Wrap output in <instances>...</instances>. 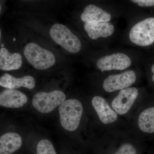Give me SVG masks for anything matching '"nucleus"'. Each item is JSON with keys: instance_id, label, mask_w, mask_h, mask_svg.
I'll use <instances>...</instances> for the list:
<instances>
[{"instance_id": "nucleus-1", "label": "nucleus", "mask_w": 154, "mask_h": 154, "mask_svg": "<svg viewBox=\"0 0 154 154\" xmlns=\"http://www.w3.org/2000/svg\"><path fill=\"white\" fill-rule=\"evenodd\" d=\"M130 44L138 48L146 47L154 42V17H149L134 23L127 34Z\"/></svg>"}, {"instance_id": "nucleus-2", "label": "nucleus", "mask_w": 154, "mask_h": 154, "mask_svg": "<svg viewBox=\"0 0 154 154\" xmlns=\"http://www.w3.org/2000/svg\"><path fill=\"white\" fill-rule=\"evenodd\" d=\"M83 106L79 100H66L59 107L61 125L63 128L73 131L78 128L83 113Z\"/></svg>"}, {"instance_id": "nucleus-3", "label": "nucleus", "mask_w": 154, "mask_h": 154, "mask_svg": "<svg viewBox=\"0 0 154 154\" xmlns=\"http://www.w3.org/2000/svg\"><path fill=\"white\" fill-rule=\"evenodd\" d=\"M133 58L132 54L125 51H113L99 58L96 66L102 72L124 70L132 65Z\"/></svg>"}, {"instance_id": "nucleus-4", "label": "nucleus", "mask_w": 154, "mask_h": 154, "mask_svg": "<svg viewBox=\"0 0 154 154\" xmlns=\"http://www.w3.org/2000/svg\"><path fill=\"white\" fill-rule=\"evenodd\" d=\"M23 52L28 62L37 69H46L55 63V57L52 52L33 42L26 45Z\"/></svg>"}, {"instance_id": "nucleus-5", "label": "nucleus", "mask_w": 154, "mask_h": 154, "mask_svg": "<svg viewBox=\"0 0 154 154\" xmlns=\"http://www.w3.org/2000/svg\"><path fill=\"white\" fill-rule=\"evenodd\" d=\"M50 35L54 42L72 54H76L82 49L81 40L72 33L68 27L60 24H54L49 31Z\"/></svg>"}, {"instance_id": "nucleus-6", "label": "nucleus", "mask_w": 154, "mask_h": 154, "mask_svg": "<svg viewBox=\"0 0 154 154\" xmlns=\"http://www.w3.org/2000/svg\"><path fill=\"white\" fill-rule=\"evenodd\" d=\"M66 97L63 92L57 90L49 93L39 92L33 97L32 105L40 113H49L62 104L65 101Z\"/></svg>"}, {"instance_id": "nucleus-7", "label": "nucleus", "mask_w": 154, "mask_h": 154, "mask_svg": "<svg viewBox=\"0 0 154 154\" xmlns=\"http://www.w3.org/2000/svg\"><path fill=\"white\" fill-rule=\"evenodd\" d=\"M137 79L134 71L128 70L118 74L110 75L103 82V89L108 93L130 88Z\"/></svg>"}, {"instance_id": "nucleus-8", "label": "nucleus", "mask_w": 154, "mask_h": 154, "mask_svg": "<svg viewBox=\"0 0 154 154\" xmlns=\"http://www.w3.org/2000/svg\"><path fill=\"white\" fill-rule=\"evenodd\" d=\"M135 88H128L120 90L112 102V107L119 114L124 115L128 112L138 95Z\"/></svg>"}, {"instance_id": "nucleus-9", "label": "nucleus", "mask_w": 154, "mask_h": 154, "mask_svg": "<svg viewBox=\"0 0 154 154\" xmlns=\"http://www.w3.org/2000/svg\"><path fill=\"white\" fill-rule=\"evenodd\" d=\"M83 27L88 36L94 40L100 38L105 39L110 38L116 31L115 25L111 22L94 24L84 23Z\"/></svg>"}, {"instance_id": "nucleus-10", "label": "nucleus", "mask_w": 154, "mask_h": 154, "mask_svg": "<svg viewBox=\"0 0 154 154\" xmlns=\"http://www.w3.org/2000/svg\"><path fill=\"white\" fill-rule=\"evenodd\" d=\"M112 19L110 13L94 5L86 7L81 15V20L88 24L110 22Z\"/></svg>"}, {"instance_id": "nucleus-11", "label": "nucleus", "mask_w": 154, "mask_h": 154, "mask_svg": "<svg viewBox=\"0 0 154 154\" xmlns=\"http://www.w3.org/2000/svg\"><path fill=\"white\" fill-rule=\"evenodd\" d=\"M27 101V96L15 89H6L0 94V105L2 107L20 108L23 107Z\"/></svg>"}, {"instance_id": "nucleus-12", "label": "nucleus", "mask_w": 154, "mask_h": 154, "mask_svg": "<svg viewBox=\"0 0 154 154\" xmlns=\"http://www.w3.org/2000/svg\"><path fill=\"white\" fill-rule=\"evenodd\" d=\"M92 104L102 123L109 124L117 120V113L110 108L104 98L100 96H95L92 99Z\"/></svg>"}, {"instance_id": "nucleus-13", "label": "nucleus", "mask_w": 154, "mask_h": 154, "mask_svg": "<svg viewBox=\"0 0 154 154\" xmlns=\"http://www.w3.org/2000/svg\"><path fill=\"white\" fill-rule=\"evenodd\" d=\"M0 86L7 89H16L24 87L31 90L35 87V81L31 76L16 78L9 74L5 73L1 77Z\"/></svg>"}, {"instance_id": "nucleus-14", "label": "nucleus", "mask_w": 154, "mask_h": 154, "mask_svg": "<svg viewBox=\"0 0 154 154\" xmlns=\"http://www.w3.org/2000/svg\"><path fill=\"white\" fill-rule=\"evenodd\" d=\"M22 56L18 53H11L5 48L0 49V69L3 71L19 69L22 66Z\"/></svg>"}, {"instance_id": "nucleus-15", "label": "nucleus", "mask_w": 154, "mask_h": 154, "mask_svg": "<svg viewBox=\"0 0 154 154\" xmlns=\"http://www.w3.org/2000/svg\"><path fill=\"white\" fill-rule=\"evenodd\" d=\"M22 145V137L18 134H5L0 137V154L13 153L19 149Z\"/></svg>"}, {"instance_id": "nucleus-16", "label": "nucleus", "mask_w": 154, "mask_h": 154, "mask_svg": "<svg viewBox=\"0 0 154 154\" xmlns=\"http://www.w3.org/2000/svg\"><path fill=\"white\" fill-rule=\"evenodd\" d=\"M138 124L143 132L148 133L154 132V107L146 109L140 113Z\"/></svg>"}, {"instance_id": "nucleus-17", "label": "nucleus", "mask_w": 154, "mask_h": 154, "mask_svg": "<svg viewBox=\"0 0 154 154\" xmlns=\"http://www.w3.org/2000/svg\"><path fill=\"white\" fill-rule=\"evenodd\" d=\"M36 154H57L52 143L46 139L38 142L36 147Z\"/></svg>"}, {"instance_id": "nucleus-18", "label": "nucleus", "mask_w": 154, "mask_h": 154, "mask_svg": "<svg viewBox=\"0 0 154 154\" xmlns=\"http://www.w3.org/2000/svg\"><path fill=\"white\" fill-rule=\"evenodd\" d=\"M115 154H136V150L131 145L124 144L119 148Z\"/></svg>"}, {"instance_id": "nucleus-19", "label": "nucleus", "mask_w": 154, "mask_h": 154, "mask_svg": "<svg viewBox=\"0 0 154 154\" xmlns=\"http://www.w3.org/2000/svg\"><path fill=\"white\" fill-rule=\"evenodd\" d=\"M132 2L137 4L142 8L152 7L154 6V0H130Z\"/></svg>"}, {"instance_id": "nucleus-20", "label": "nucleus", "mask_w": 154, "mask_h": 154, "mask_svg": "<svg viewBox=\"0 0 154 154\" xmlns=\"http://www.w3.org/2000/svg\"><path fill=\"white\" fill-rule=\"evenodd\" d=\"M151 70L153 74V75H152V79L153 82H154V64L152 66Z\"/></svg>"}]
</instances>
